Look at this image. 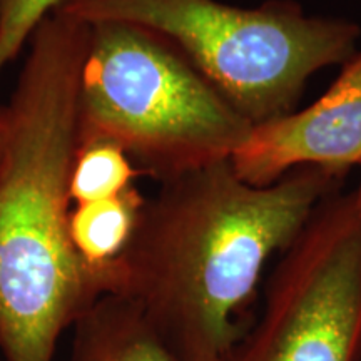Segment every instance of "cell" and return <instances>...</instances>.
Masks as SVG:
<instances>
[{
	"label": "cell",
	"mask_w": 361,
	"mask_h": 361,
	"mask_svg": "<svg viewBox=\"0 0 361 361\" xmlns=\"http://www.w3.org/2000/svg\"><path fill=\"white\" fill-rule=\"evenodd\" d=\"M343 174L301 168L252 186L218 162L162 183L121 258L128 298L178 361H223L250 328L266 266Z\"/></svg>",
	"instance_id": "6da1fadb"
},
{
	"label": "cell",
	"mask_w": 361,
	"mask_h": 361,
	"mask_svg": "<svg viewBox=\"0 0 361 361\" xmlns=\"http://www.w3.org/2000/svg\"><path fill=\"white\" fill-rule=\"evenodd\" d=\"M54 12L162 35L251 126L295 111L310 80L348 62L361 40L355 20L310 13L298 0H64Z\"/></svg>",
	"instance_id": "7a4b0ae2"
},
{
	"label": "cell",
	"mask_w": 361,
	"mask_h": 361,
	"mask_svg": "<svg viewBox=\"0 0 361 361\" xmlns=\"http://www.w3.org/2000/svg\"><path fill=\"white\" fill-rule=\"evenodd\" d=\"M79 142L116 144L159 183L231 161L252 126L162 35L90 25L79 79Z\"/></svg>",
	"instance_id": "3957f363"
},
{
	"label": "cell",
	"mask_w": 361,
	"mask_h": 361,
	"mask_svg": "<svg viewBox=\"0 0 361 361\" xmlns=\"http://www.w3.org/2000/svg\"><path fill=\"white\" fill-rule=\"evenodd\" d=\"M223 361H361V216L353 192L319 202L279 255L258 314Z\"/></svg>",
	"instance_id": "277c9868"
},
{
	"label": "cell",
	"mask_w": 361,
	"mask_h": 361,
	"mask_svg": "<svg viewBox=\"0 0 361 361\" xmlns=\"http://www.w3.org/2000/svg\"><path fill=\"white\" fill-rule=\"evenodd\" d=\"M231 164L252 186H269L301 168L345 174L361 166V47L314 102L252 126Z\"/></svg>",
	"instance_id": "5b68a950"
},
{
	"label": "cell",
	"mask_w": 361,
	"mask_h": 361,
	"mask_svg": "<svg viewBox=\"0 0 361 361\" xmlns=\"http://www.w3.org/2000/svg\"><path fill=\"white\" fill-rule=\"evenodd\" d=\"M72 329L71 361H178L124 296L99 298Z\"/></svg>",
	"instance_id": "8992f818"
},
{
	"label": "cell",
	"mask_w": 361,
	"mask_h": 361,
	"mask_svg": "<svg viewBox=\"0 0 361 361\" xmlns=\"http://www.w3.org/2000/svg\"><path fill=\"white\" fill-rule=\"evenodd\" d=\"M146 197L130 186L117 196L72 206L69 236L82 263L97 273L107 274L114 283L119 278V263L133 241Z\"/></svg>",
	"instance_id": "52a82bcc"
},
{
	"label": "cell",
	"mask_w": 361,
	"mask_h": 361,
	"mask_svg": "<svg viewBox=\"0 0 361 361\" xmlns=\"http://www.w3.org/2000/svg\"><path fill=\"white\" fill-rule=\"evenodd\" d=\"M137 174L133 161L116 144L101 139L80 141L69 174L72 206L117 196L134 186Z\"/></svg>",
	"instance_id": "ba28073f"
},
{
	"label": "cell",
	"mask_w": 361,
	"mask_h": 361,
	"mask_svg": "<svg viewBox=\"0 0 361 361\" xmlns=\"http://www.w3.org/2000/svg\"><path fill=\"white\" fill-rule=\"evenodd\" d=\"M64 0H0V78L29 44L35 29Z\"/></svg>",
	"instance_id": "9c48e42d"
},
{
	"label": "cell",
	"mask_w": 361,
	"mask_h": 361,
	"mask_svg": "<svg viewBox=\"0 0 361 361\" xmlns=\"http://www.w3.org/2000/svg\"><path fill=\"white\" fill-rule=\"evenodd\" d=\"M6 106H0V151H2V142H4V134H6Z\"/></svg>",
	"instance_id": "30bf717a"
},
{
	"label": "cell",
	"mask_w": 361,
	"mask_h": 361,
	"mask_svg": "<svg viewBox=\"0 0 361 361\" xmlns=\"http://www.w3.org/2000/svg\"><path fill=\"white\" fill-rule=\"evenodd\" d=\"M353 200H355L356 207H358V213L361 216V180H360L358 188H356L355 191H353Z\"/></svg>",
	"instance_id": "8fae6325"
},
{
	"label": "cell",
	"mask_w": 361,
	"mask_h": 361,
	"mask_svg": "<svg viewBox=\"0 0 361 361\" xmlns=\"http://www.w3.org/2000/svg\"><path fill=\"white\" fill-rule=\"evenodd\" d=\"M0 361H6V360H0Z\"/></svg>",
	"instance_id": "7c38bea8"
}]
</instances>
